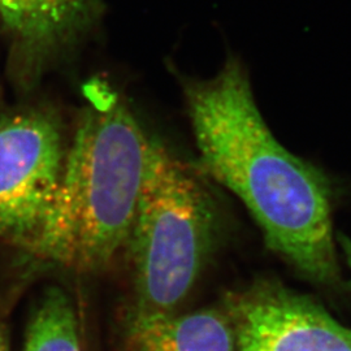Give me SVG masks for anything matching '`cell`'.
<instances>
[{"label":"cell","mask_w":351,"mask_h":351,"mask_svg":"<svg viewBox=\"0 0 351 351\" xmlns=\"http://www.w3.org/2000/svg\"><path fill=\"white\" fill-rule=\"evenodd\" d=\"M236 351H351V328L311 298L261 282L230 301Z\"/></svg>","instance_id":"obj_5"},{"label":"cell","mask_w":351,"mask_h":351,"mask_svg":"<svg viewBox=\"0 0 351 351\" xmlns=\"http://www.w3.org/2000/svg\"><path fill=\"white\" fill-rule=\"evenodd\" d=\"M219 228L210 189L193 169L151 141L130 249L137 311L173 313L208 261Z\"/></svg>","instance_id":"obj_3"},{"label":"cell","mask_w":351,"mask_h":351,"mask_svg":"<svg viewBox=\"0 0 351 351\" xmlns=\"http://www.w3.org/2000/svg\"><path fill=\"white\" fill-rule=\"evenodd\" d=\"M23 351H82L75 308L60 289H50L38 303Z\"/></svg>","instance_id":"obj_8"},{"label":"cell","mask_w":351,"mask_h":351,"mask_svg":"<svg viewBox=\"0 0 351 351\" xmlns=\"http://www.w3.org/2000/svg\"><path fill=\"white\" fill-rule=\"evenodd\" d=\"M124 351H236V333L229 313L217 308L186 314L134 310Z\"/></svg>","instance_id":"obj_7"},{"label":"cell","mask_w":351,"mask_h":351,"mask_svg":"<svg viewBox=\"0 0 351 351\" xmlns=\"http://www.w3.org/2000/svg\"><path fill=\"white\" fill-rule=\"evenodd\" d=\"M84 98L58 185L16 245L34 264L75 272L103 268L125 246L151 142L111 84L88 82Z\"/></svg>","instance_id":"obj_2"},{"label":"cell","mask_w":351,"mask_h":351,"mask_svg":"<svg viewBox=\"0 0 351 351\" xmlns=\"http://www.w3.org/2000/svg\"><path fill=\"white\" fill-rule=\"evenodd\" d=\"M98 10V0H0V20L24 53L43 60L81 37Z\"/></svg>","instance_id":"obj_6"},{"label":"cell","mask_w":351,"mask_h":351,"mask_svg":"<svg viewBox=\"0 0 351 351\" xmlns=\"http://www.w3.org/2000/svg\"><path fill=\"white\" fill-rule=\"evenodd\" d=\"M66 146L50 112L0 120V239L17 245L36 226L63 168Z\"/></svg>","instance_id":"obj_4"},{"label":"cell","mask_w":351,"mask_h":351,"mask_svg":"<svg viewBox=\"0 0 351 351\" xmlns=\"http://www.w3.org/2000/svg\"><path fill=\"white\" fill-rule=\"evenodd\" d=\"M0 351H7V345H5V339H4V335L0 329Z\"/></svg>","instance_id":"obj_10"},{"label":"cell","mask_w":351,"mask_h":351,"mask_svg":"<svg viewBox=\"0 0 351 351\" xmlns=\"http://www.w3.org/2000/svg\"><path fill=\"white\" fill-rule=\"evenodd\" d=\"M185 97L203 169L237 195L267 245L317 282L339 276L330 185L264 121L242 65L230 59Z\"/></svg>","instance_id":"obj_1"},{"label":"cell","mask_w":351,"mask_h":351,"mask_svg":"<svg viewBox=\"0 0 351 351\" xmlns=\"http://www.w3.org/2000/svg\"><path fill=\"white\" fill-rule=\"evenodd\" d=\"M339 243H341V247H342V251L346 256V261H348L351 271V239L346 237V236H342L339 239Z\"/></svg>","instance_id":"obj_9"}]
</instances>
